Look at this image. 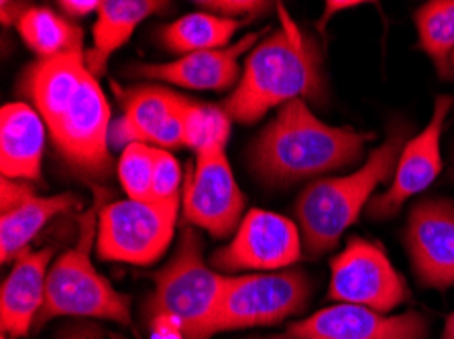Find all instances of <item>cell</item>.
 I'll list each match as a JSON object with an SVG mask.
<instances>
[{"instance_id":"cell-3","label":"cell","mask_w":454,"mask_h":339,"mask_svg":"<svg viewBox=\"0 0 454 339\" xmlns=\"http://www.w3.org/2000/svg\"><path fill=\"white\" fill-rule=\"evenodd\" d=\"M281 29L254 47L245 61L235 92L224 102L231 120L251 124L271 108L294 100H316L325 96L318 45L301 33L279 4Z\"/></svg>"},{"instance_id":"cell-32","label":"cell","mask_w":454,"mask_h":339,"mask_svg":"<svg viewBox=\"0 0 454 339\" xmlns=\"http://www.w3.org/2000/svg\"><path fill=\"white\" fill-rule=\"evenodd\" d=\"M442 339H454V311L449 315V320H446L444 331H442Z\"/></svg>"},{"instance_id":"cell-26","label":"cell","mask_w":454,"mask_h":339,"mask_svg":"<svg viewBox=\"0 0 454 339\" xmlns=\"http://www.w3.org/2000/svg\"><path fill=\"white\" fill-rule=\"evenodd\" d=\"M182 167L177 158L165 149H157L153 185H151V202L155 204H180L182 193Z\"/></svg>"},{"instance_id":"cell-21","label":"cell","mask_w":454,"mask_h":339,"mask_svg":"<svg viewBox=\"0 0 454 339\" xmlns=\"http://www.w3.org/2000/svg\"><path fill=\"white\" fill-rule=\"evenodd\" d=\"M245 23L235 19L212 15V12H190L160 31L161 43L171 53H200L224 50Z\"/></svg>"},{"instance_id":"cell-11","label":"cell","mask_w":454,"mask_h":339,"mask_svg":"<svg viewBox=\"0 0 454 339\" xmlns=\"http://www.w3.org/2000/svg\"><path fill=\"white\" fill-rule=\"evenodd\" d=\"M298 224L265 210H251L229 244L212 254L210 265L223 273L278 271L301 258Z\"/></svg>"},{"instance_id":"cell-24","label":"cell","mask_w":454,"mask_h":339,"mask_svg":"<svg viewBox=\"0 0 454 339\" xmlns=\"http://www.w3.org/2000/svg\"><path fill=\"white\" fill-rule=\"evenodd\" d=\"M231 135V116L224 108L192 102L185 119V147L196 155L210 147H226Z\"/></svg>"},{"instance_id":"cell-27","label":"cell","mask_w":454,"mask_h":339,"mask_svg":"<svg viewBox=\"0 0 454 339\" xmlns=\"http://www.w3.org/2000/svg\"><path fill=\"white\" fill-rule=\"evenodd\" d=\"M204 6L206 11L212 12V15L218 17H226V19H235L237 17H247L251 19L254 15H261V12L270 9V3H257V0H210V3H198Z\"/></svg>"},{"instance_id":"cell-7","label":"cell","mask_w":454,"mask_h":339,"mask_svg":"<svg viewBox=\"0 0 454 339\" xmlns=\"http://www.w3.org/2000/svg\"><path fill=\"white\" fill-rule=\"evenodd\" d=\"M309 295L312 282L301 271L226 276L212 335L278 325L300 315Z\"/></svg>"},{"instance_id":"cell-6","label":"cell","mask_w":454,"mask_h":339,"mask_svg":"<svg viewBox=\"0 0 454 339\" xmlns=\"http://www.w3.org/2000/svg\"><path fill=\"white\" fill-rule=\"evenodd\" d=\"M106 191L98 189L96 204L80 220L78 244L66 250L53 262L47 274L45 301L35 321L39 331L59 317L75 320H105L121 325H133L130 299L116 290L92 265L94 238L98 234V213Z\"/></svg>"},{"instance_id":"cell-1","label":"cell","mask_w":454,"mask_h":339,"mask_svg":"<svg viewBox=\"0 0 454 339\" xmlns=\"http://www.w3.org/2000/svg\"><path fill=\"white\" fill-rule=\"evenodd\" d=\"M20 92L43 119L59 155L88 179H106L110 104L82 51L37 59L25 69Z\"/></svg>"},{"instance_id":"cell-22","label":"cell","mask_w":454,"mask_h":339,"mask_svg":"<svg viewBox=\"0 0 454 339\" xmlns=\"http://www.w3.org/2000/svg\"><path fill=\"white\" fill-rule=\"evenodd\" d=\"M17 29L25 45L39 55V59L82 51L84 43V31L47 6H31L19 20Z\"/></svg>"},{"instance_id":"cell-17","label":"cell","mask_w":454,"mask_h":339,"mask_svg":"<svg viewBox=\"0 0 454 339\" xmlns=\"http://www.w3.org/2000/svg\"><path fill=\"white\" fill-rule=\"evenodd\" d=\"M263 33H251L224 50H212L182 55L169 64H141L133 67L135 75L141 78L165 81L188 89H210L223 92L240 80L239 59L257 43Z\"/></svg>"},{"instance_id":"cell-30","label":"cell","mask_w":454,"mask_h":339,"mask_svg":"<svg viewBox=\"0 0 454 339\" xmlns=\"http://www.w3.org/2000/svg\"><path fill=\"white\" fill-rule=\"evenodd\" d=\"M29 9L31 4L25 3H3L0 4V19H3V25H19V20L23 19V15Z\"/></svg>"},{"instance_id":"cell-28","label":"cell","mask_w":454,"mask_h":339,"mask_svg":"<svg viewBox=\"0 0 454 339\" xmlns=\"http://www.w3.org/2000/svg\"><path fill=\"white\" fill-rule=\"evenodd\" d=\"M55 339H105V331L92 321H75L59 327Z\"/></svg>"},{"instance_id":"cell-12","label":"cell","mask_w":454,"mask_h":339,"mask_svg":"<svg viewBox=\"0 0 454 339\" xmlns=\"http://www.w3.org/2000/svg\"><path fill=\"white\" fill-rule=\"evenodd\" d=\"M116 88L122 104V119L113 127V141L121 147L145 143L151 147H185V119L192 102L161 86Z\"/></svg>"},{"instance_id":"cell-8","label":"cell","mask_w":454,"mask_h":339,"mask_svg":"<svg viewBox=\"0 0 454 339\" xmlns=\"http://www.w3.org/2000/svg\"><path fill=\"white\" fill-rule=\"evenodd\" d=\"M180 204L122 199L102 205L96 252L102 260L151 266L174 242Z\"/></svg>"},{"instance_id":"cell-23","label":"cell","mask_w":454,"mask_h":339,"mask_svg":"<svg viewBox=\"0 0 454 339\" xmlns=\"http://www.w3.org/2000/svg\"><path fill=\"white\" fill-rule=\"evenodd\" d=\"M416 29L419 47L434 61L436 72L442 78H454V0H434L416 11Z\"/></svg>"},{"instance_id":"cell-14","label":"cell","mask_w":454,"mask_h":339,"mask_svg":"<svg viewBox=\"0 0 454 339\" xmlns=\"http://www.w3.org/2000/svg\"><path fill=\"white\" fill-rule=\"evenodd\" d=\"M411 266L428 289L454 285V202L424 199L410 210L405 226Z\"/></svg>"},{"instance_id":"cell-9","label":"cell","mask_w":454,"mask_h":339,"mask_svg":"<svg viewBox=\"0 0 454 339\" xmlns=\"http://www.w3.org/2000/svg\"><path fill=\"white\" fill-rule=\"evenodd\" d=\"M328 299L387 315L410 301V289L381 246L353 236L330 262Z\"/></svg>"},{"instance_id":"cell-4","label":"cell","mask_w":454,"mask_h":339,"mask_svg":"<svg viewBox=\"0 0 454 339\" xmlns=\"http://www.w3.org/2000/svg\"><path fill=\"white\" fill-rule=\"evenodd\" d=\"M226 276L204 262L202 240L194 230L182 234L160 273L155 289L141 305V320L155 335L212 339Z\"/></svg>"},{"instance_id":"cell-10","label":"cell","mask_w":454,"mask_h":339,"mask_svg":"<svg viewBox=\"0 0 454 339\" xmlns=\"http://www.w3.org/2000/svg\"><path fill=\"white\" fill-rule=\"evenodd\" d=\"M184 216L215 238L239 230L245 196L232 175L226 147H210L196 155L184 187Z\"/></svg>"},{"instance_id":"cell-20","label":"cell","mask_w":454,"mask_h":339,"mask_svg":"<svg viewBox=\"0 0 454 339\" xmlns=\"http://www.w3.org/2000/svg\"><path fill=\"white\" fill-rule=\"evenodd\" d=\"M155 0H105L94 23V45L86 55V65L94 75L105 73L108 59L130 39L143 20L161 11Z\"/></svg>"},{"instance_id":"cell-13","label":"cell","mask_w":454,"mask_h":339,"mask_svg":"<svg viewBox=\"0 0 454 339\" xmlns=\"http://www.w3.org/2000/svg\"><path fill=\"white\" fill-rule=\"evenodd\" d=\"M428 321L419 313L383 315L377 311L339 303L287 325L273 339H426Z\"/></svg>"},{"instance_id":"cell-15","label":"cell","mask_w":454,"mask_h":339,"mask_svg":"<svg viewBox=\"0 0 454 339\" xmlns=\"http://www.w3.org/2000/svg\"><path fill=\"white\" fill-rule=\"evenodd\" d=\"M452 106V96H438L428 127L405 144L389 189L381 193L380 197L371 199V204L367 205V213L371 218L385 220L395 216L408 199L428 189L432 181L440 175V171H442L440 136H442L446 114L450 112Z\"/></svg>"},{"instance_id":"cell-25","label":"cell","mask_w":454,"mask_h":339,"mask_svg":"<svg viewBox=\"0 0 454 339\" xmlns=\"http://www.w3.org/2000/svg\"><path fill=\"white\" fill-rule=\"evenodd\" d=\"M157 147L145 143H133L122 149L119 161V179L129 199L151 202Z\"/></svg>"},{"instance_id":"cell-5","label":"cell","mask_w":454,"mask_h":339,"mask_svg":"<svg viewBox=\"0 0 454 339\" xmlns=\"http://www.w3.org/2000/svg\"><path fill=\"white\" fill-rule=\"evenodd\" d=\"M405 144L408 128L394 127L361 169L350 175L318 179L301 191L295 218L308 256L318 258L339 244L342 234L359 220L363 207L371 204V193L395 173Z\"/></svg>"},{"instance_id":"cell-2","label":"cell","mask_w":454,"mask_h":339,"mask_svg":"<svg viewBox=\"0 0 454 339\" xmlns=\"http://www.w3.org/2000/svg\"><path fill=\"white\" fill-rule=\"evenodd\" d=\"M373 135L328 127L316 119L306 100L279 108L275 120L251 147V167L261 181L287 185L359 163Z\"/></svg>"},{"instance_id":"cell-19","label":"cell","mask_w":454,"mask_h":339,"mask_svg":"<svg viewBox=\"0 0 454 339\" xmlns=\"http://www.w3.org/2000/svg\"><path fill=\"white\" fill-rule=\"evenodd\" d=\"M45 149V122L31 104H4L0 112V167L12 181L35 183L41 179Z\"/></svg>"},{"instance_id":"cell-31","label":"cell","mask_w":454,"mask_h":339,"mask_svg":"<svg viewBox=\"0 0 454 339\" xmlns=\"http://www.w3.org/2000/svg\"><path fill=\"white\" fill-rule=\"evenodd\" d=\"M359 4H361V3H353V0H342V3H326V12H325V17H322L320 23H318L320 29H322V31L326 29L330 17L336 15V12L347 11V9H355V6H359Z\"/></svg>"},{"instance_id":"cell-18","label":"cell","mask_w":454,"mask_h":339,"mask_svg":"<svg viewBox=\"0 0 454 339\" xmlns=\"http://www.w3.org/2000/svg\"><path fill=\"white\" fill-rule=\"evenodd\" d=\"M53 250L27 252L15 260L0 290V325L3 335L20 339L29 335L45 301L47 274Z\"/></svg>"},{"instance_id":"cell-29","label":"cell","mask_w":454,"mask_h":339,"mask_svg":"<svg viewBox=\"0 0 454 339\" xmlns=\"http://www.w3.org/2000/svg\"><path fill=\"white\" fill-rule=\"evenodd\" d=\"M100 4L102 3H98V0H64L58 6L72 17H86L90 12H98Z\"/></svg>"},{"instance_id":"cell-33","label":"cell","mask_w":454,"mask_h":339,"mask_svg":"<svg viewBox=\"0 0 454 339\" xmlns=\"http://www.w3.org/2000/svg\"><path fill=\"white\" fill-rule=\"evenodd\" d=\"M450 64H452V67H454V55H452V59H450Z\"/></svg>"},{"instance_id":"cell-16","label":"cell","mask_w":454,"mask_h":339,"mask_svg":"<svg viewBox=\"0 0 454 339\" xmlns=\"http://www.w3.org/2000/svg\"><path fill=\"white\" fill-rule=\"evenodd\" d=\"M0 258L3 265L27 254L37 234L59 213L70 212L78 204L72 193L39 197L31 183L3 177L0 197Z\"/></svg>"}]
</instances>
